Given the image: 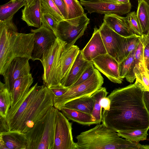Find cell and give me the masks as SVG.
Returning <instances> with one entry per match:
<instances>
[{
	"label": "cell",
	"mask_w": 149,
	"mask_h": 149,
	"mask_svg": "<svg viewBox=\"0 0 149 149\" xmlns=\"http://www.w3.org/2000/svg\"><path fill=\"white\" fill-rule=\"evenodd\" d=\"M54 98L49 88L36 83L9 109L6 117L9 131L26 133L54 106Z\"/></svg>",
	"instance_id": "7a4b0ae2"
},
{
	"label": "cell",
	"mask_w": 149,
	"mask_h": 149,
	"mask_svg": "<svg viewBox=\"0 0 149 149\" xmlns=\"http://www.w3.org/2000/svg\"><path fill=\"white\" fill-rule=\"evenodd\" d=\"M141 37L134 35L125 38L116 59L118 63L126 58L132 52L136 49Z\"/></svg>",
	"instance_id": "cb8c5ba5"
},
{
	"label": "cell",
	"mask_w": 149,
	"mask_h": 149,
	"mask_svg": "<svg viewBox=\"0 0 149 149\" xmlns=\"http://www.w3.org/2000/svg\"><path fill=\"white\" fill-rule=\"evenodd\" d=\"M115 130L103 123L76 136L77 149H146L147 145L120 137Z\"/></svg>",
	"instance_id": "277c9868"
},
{
	"label": "cell",
	"mask_w": 149,
	"mask_h": 149,
	"mask_svg": "<svg viewBox=\"0 0 149 149\" xmlns=\"http://www.w3.org/2000/svg\"></svg>",
	"instance_id": "f907efd6"
},
{
	"label": "cell",
	"mask_w": 149,
	"mask_h": 149,
	"mask_svg": "<svg viewBox=\"0 0 149 149\" xmlns=\"http://www.w3.org/2000/svg\"><path fill=\"white\" fill-rule=\"evenodd\" d=\"M81 51L84 58L89 61H92L99 56L107 54L98 29L94 28L90 40Z\"/></svg>",
	"instance_id": "9a60e30c"
},
{
	"label": "cell",
	"mask_w": 149,
	"mask_h": 149,
	"mask_svg": "<svg viewBox=\"0 0 149 149\" xmlns=\"http://www.w3.org/2000/svg\"><path fill=\"white\" fill-rule=\"evenodd\" d=\"M94 103V99L92 95H88L71 100L64 106L92 115Z\"/></svg>",
	"instance_id": "603a6c76"
},
{
	"label": "cell",
	"mask_w": 149,
	"mask_h": 149,
	"mask_svg": "<svg viewBox=\"0 0 149 149\" xmlns=\"http://www.w3.org/2000/svg\"><path fill=\"white\" fill-rule=\"evenodd\" d=\"M84 9L91 14L96 13L100 14H115L121 16L128 13L132 7L130 2L126 3H118L104 2L98 0H80Z\"/></svg>",
	"instance_id": "30bf717a"
},
{
	"label": "cell",
	"mask_w": 149,
	"mask_h": 149,
	"mask_svg": "<svg viewBox=\"0 0 149 149\" xmlns=\"http://www.w3.org/2000/svg\"><path fill=\"white\" fill-rule=\"evenodd\" d=\"M22 13V19L29 26L38 28L41 27L42 11L40 0H26Z\"/></svg>",
	"instance_id": "2e32d148"
},
{
	"label": "cell",
	"mask_w": 149,
	"mask_h": 149,
	"mask_svg": "<svg viewBox=\"0 0 149 149\" xmlns=\"http://www.w3.org/2000/svg\"><path fill=\"white\" fill-rule=\"evenodd\" d=\"M99 29L107 53L116 59L125 37L117 33L104 22Z\"/></svg>",
	"instance_id": "5bb4252c"
},
{
	"label": "cell",
	"mask_w": 149,
	"mask_h": 149,
	"mask_svg": "<svg viewBox=\"0 0 149 149\" xmlns=\"http://www.w3.org/2000/svg\"><path fill=\"white\" fill-rule=\"evenodd\" d=\"M143 92L135 83L112 91L107 97L110 100V107L103 109L102 123L116 132L149 129V112Z\"/></svg>",
	"instance_id": "6da1fadb"
},
{
	"label": "cell",
	"mask_w": 149,
	"mask_h": 149,
	"mask_svg": "<svg viewBox=\"0 0 149 149\" xmlns=\"http://www.w3.org/2000/svg\"><path fill=\"white\" fill-rule=\"evenodd\" d=\"M92 63V61H88L84 58L80 50L62 85L67 88L70 87L78 80L86 68Z\"/></svg>",
	"instance_id": "d6986e66"
},
{
	"label": "cell",
	"mask_w": 149,
	"mask_h": 149,
	"mask_svg": "<svg viewBox=\"0 0 149 149\" xmlns=\"http://www.w3.org/2000/svg\"></svg>",
	"instance_id": "681fc988"
},
{
	"label": "cell",
	"mask_w": 149,
	"mask_h": 149,
	"mask_svg": "<svg viewBox=\"0 0 149 149\" xmlns=\"http://www.w3.org/2000/svg\"><path fill=\"white\" fill-rule=\"evenodd\" d=\"M119 3H126L130 2V0H117Z\"/></svg>",
	"instance_id": "bcb514c9"
},
{
	"label": "cell",
	"mask_w": 149,
	"mask_h": 149,
	"mask_svg": "<svg viewBox=\"0 0 149 149\" xmlns=\"http://www.w3.org/2000/svg\"><path fill=\"white\" fill-rule=\"evenodd\" d=\"M145 66L147 69L149 71V61L145 65Z\"/></svg>",
	"instance_id": "7dc6e473"
},
{
	"label": "cell",
	"mask_w": 149,
	"mask_h": 149,
	"mask_svg": "<svg viewBox=\"0 0 149 149\" xmlns=\"http://www.w3.org/2000/svg\"><path fill=\"white\" fill-rule=\"evenodd\" d=\"M100 104L103 109L109 110L110 107V100L107 97L102 98L100 102Z\"/></svg>",
	"instance_id": "b9f144b4"
},
{
	"label": "cell",
	"mask_w": 149,
	"mask_h": 149,
	"mask_svg": "<svg viewBox=\"0 0 149 149\" xmlns=\"http://www.w3.org/2000/svg\"><path fill=\"white\" fill-rule=\"evenodd\" d=\"M0 133L9 131L6 118L0 116Z\"/></svg>",
	"instance_id": "60d3db41"
},
{
	"label": "cell",
	"mask_w": 149,
	"mask_h": 149,
	"mask_svg": "<svg viewBox=\"0 0 149 149\" xmlns=\"http://www.w3.org/2000/svg\"><path fill=\"white\" fill-rule=\"evenodd\" d=\"M96 68L111 82L119 84L123 81L120 76L119 63L107 53L99 56L92 60Z\"/></svg>",
	"instance_id": "7c38bea8"
},
{
	"label": "cell",
	"mask_w": 149,
	"mask_h": 149,
	"mask_svg": "<svg viewBox=\"0 0 149 149\" xmlns=\"http://www.w3.org/2000/svg\"><path fill=\"white\" fill-rule=\"evenodd\" d=\"M41 7L42 25L54 33L59 22L47 10Z\"/></svg>",
	"instance_id": "d6a6232c"
},
{
	"label": "cell",
	"mask_w": 149,
	"mask_h": 149,
	"mask_svg": "<svg viewBox=\"0 0 149 149\" xmlns=\"http://www.w3.org/2000/svg\"><path fill=\"white\" fill-rule=\"evenodd\" d=\"M108 93L105 88L101 87L92 95L95 101L92 115L98 124H100L102 122V108L100 102L102 98L107 97Z\"/></svg>",
	"instance_id": "f1b7e54d"
},
{
	"label": "cell",
	"mask_w": 149,
	"mask_h": 149,
	"mask_svg": "<svg viewBox=\"0 0 149 149\" xmlns=\"http://www.w3.org/2000/svg\"><path fill=\"white\" fill-rule=\"evenodd\" d=\"M90 19L86 13L76 17L59 21L54 32L56 38L66 42V46L73 45L83 36Z\"/></svg>",
	"instance_id": "ba28073f"
},
{
	"label": "cell",
	"mask_w": 149,
	"mask_h": 149,
	"mask_svg": "<svg viewBox=\"0 0 149 149\" xmlns=\"http://www.w3.org/2000/svg\"><path fill=\"white\" fill-rule=\"evenodd\" d=\"M100 1L104 2H111L119 3L117 0H98Z\"/></svg>",
	"instance_id": "f6af8a7d"
},
{
	"label": "cell",
	"mask_w": 149,
	"mask_h": 149,
	"mask_svg": "<svg viewBox=\"0 0 149 149\" xmlns=\"http://www.w3.org/2000/svg\"><path fill=\"white\" fill-rule=\"evenodd\" d=\"M143 99L144 103L148 111L149 112V91H143Z\"/></svg>",
	"instance_id": "7bdbcfd3"
},
{
	"label": "cell",
	"mask_w": 149,
	"mask_h": 149,
	"mask_svg": "<svg viewBox=\"0 0 149 149\" xmlns=\"http://www.w3.org/2000/svg\"><path fill=\"white\" fill-rule=\"evenodd\" d=\"M49 88L54 94L55 97H58L65 94L68 91L69 88L61 85L52 87Z\"/></svg>",
	"instance_id": "f35d334b"
},
{
	"label": "cell",
	"mask_w": 149,
	"mask_h": 149,
	"mask_svg": "<svg viewBox=\"0 0 149 149\" xmlns=\"http://www.w3.org/2000/svg\"><path fill=\"white\" fill-rule=\"evenodd\" d=\"M136 49L131 52L125 59L119 63V70L120 77L125 78L129 72L132 65Z\"/></svg>",
	"instance_id": "836d02e7"
},
{
	"label": "cell",
	"mask_w": 149,
	"mask_h": 149,
	"mask_svg": "<svg viewBox=\"0 0 149 149\" xmlns=\"http://www.w3.org/2000/svg\"><path fill=\"white\" fill-rule=\"evenodd\" d=\"M58 110L52 107L45 116L25 133L27 149H53Z\"/></svg>",
	"instance_id": "5b68a950"
},
{
	"label": "cell",
	"mask_w": 149,
	"mask_h": 149,
	"mask_svg": "<svg viewBox=\"0 0 149 149\" xmlns=\"http://www.w3.org/2000/svg\"><path fill=\"white\" fill-rule=\"evenodd\" d=\"M33 81L32 74L20 77L14 82L10 90L12 104L14 106L29 90Z\"/></svg>",
	"instance_id": "ffe728a7"
},
{
	"label": "cell",
	"mask_w": 149,
	"mask_h": 149,
	"mask_svg": "<svg viewBox=\"0 0 149 149\" xmlns=\"http://www.w3.org/2000/svg\"><path fill=\"white\" fill-rule=\"evenodd\" d=\"M104 79L99 71L95 69L93 74L88 78L74 86L69 88L63 95L55 97L54 107L59 110L68 102L88 95H92L102 87Z\"/></svg>",
	"instance_id": "52a82bcc"
},
{
	"label": "cell",
	"mask_w": 149,
	"mask_h": 149,
	"mask_svg": "<svg viewBox=\"0 0 149 149\" xmlns=\"http://www.w3.org/2000/svg\"><path fill=\"white\" fill-rule=\"evenodd\" d=\"M103 21L110 28L123 37L135 35L130 27L126 17L115 14H105Z\"/></svg>",
	"instance_id": "e0dca14e"
},
{
	"label": "cell",
	"mask_w": 149,
	"mask_h": 149,
	"mask_svg": "<svg viewBox=\"0 0 149 149\" xmlns=\"http://www.w3.org/2000/svg\"><path fill=\"white\" fill-rule=\"evenodd\" d=\"M58 9L64 19L67 18V15L65 6L63 0H52Z\"/></svg>",
	"instance_id": "ab89813d"
},
{
	"label": "cell",
	"mask_w": 149,
	"mask_h": 149,
	"mask_svg": "<svg viewBox=\"0 0 149 149\" xmlns=\"http://www.w3.org/2000/svg\"><path fill=\"white\" fill-rule=\"evenodd\" d=\"M149 129H137L134 130L118 131L117 132L120 137L134 142H139L145 140L148 135L147 132Z\"/></svg>",
	"instance_id": "f546056e"
},
{
	"label": "cell",
	"mask_w": 149,
	"mask_h": 149,
	"mask_svg": "<svg viewBox=\"0 0 149 149\" xmlns=\"http://www.w3.org/2000/svg\"><path fill=\"white\" fill-rule=\"evenodd\" d=\"M60 111L68 120L79 124L87 126L98 124L91 114L64 106Z\"/></svg>",
	"instance_id": "7402d4cb"
},
{
	"label": "cell",
	"mask_w": 149,
	"mask_h": 149,
	"mask_svg": "<svg viewBox=\"0 0 149 149\" xmlns=\"http://www.w3.org/2000/svg\"><path fill=\"white\" fill-rule=\"evenodd\" d=\"M12 104L11 92L5 84L0 82V116L6 118Z\"/></svg>",
	"instance_id": "83f0119b"
},
{
	"label": "cell",
	"mask_w": 149,
	"mask_h": 149,
	"mask_svg": "<svg viewBox=\"0 0 149 149\" xmlns=\"http://www.w3.org/2000/svg\"><path fill=\"white\" fill-rule=\"evenodd\" d=\"M129 24L134 34L141 37L143 33L138 20L136 13L133 11L127 14L126 17Z\"/></svg>",
	"instance_id": "d590c367"
},
{
	"label": "cell",
	"mask_w": 149,
	"mask_h": 149,
	"mask_svg": "<svg viewBox=\"0 0 149 149\" xmlns=\"http://www.w3.org/2000/svg\"><path fill=\"white\" fill-rule=\"evenodd\" d=\"M134 72L136 79L135 83L143 91H149V71L145 66V61L136 66Z\"/></svg>",
	"instance_id": "4316f807"
},
{
	"label": "cell",
	"mask_w": 149,
	"mask_h": 149,
	"mask_svg": "<svg viewBox=\"0 0 149 149\" xmlns=\"http://www.w3.org/2000/svg\"><path fill=\"white\" fill-rule=\"evenodd\" d=\"M29 60L26 57H19L14 58L9 63L3 76L4 84L10 92L17 79L31 73Z\"/></svg>",
	"instance_id": "4fadbf2b"
},
{
	"label": "cell",
	"mask_w": 149,
	"mask_h": 149,
	"mask_svg": "<svg viewBox=\"0 0 149 149\" xmlns=\"http://www.w3.org/2000/svg\"><path fill=\"white\" fill-rule=\"evenodd\" d=\"M144 61H145L144 57V47L140 38V41L136 49L134 59L132 65L129 72L126 77L128 79L133 80L135 79L134 72V68L139 63Z\"/></svg>",
	"instance_id": "1f68e13d"
},
{
	"label": "cell",
	"mask_w": 149,
	"mask_h": 149,
	"mask_svg": "<svg viewBox=\"0 0 149 149\" xmlns=\"http://www.w3.org/2000/svg\"><path fill=\"white\" fill-rule=\"evenodd\" d=\"M140 40L144 47V57L146 65L149 61V31L141 37Z\"/></svg>",
	"instance_id": "74e56055"
},
{
	"label": "cell",
	"mask_w": 149,
	"mask_h": 149,
	"mask_svg": "<svg viewBox=\"0 0 149 149\" xmlns=\"http://www.w3.org/2000/svg\"><path fill=\"white\" fill-rule=\"evenodd\" d=\"M26 0H10L7 3L0 6V22L12 17L22 7L24 6Z\"/></svg>",
	"instance_id": "d4e9b609"
},
{
	"label": "cell",
	"mask_w": 149,
	"mask_h": 149,
	"mask_svg": "<svg viewBox=\"0 0 149 149\" xmlns=\"http://www.w3.org/2000/svg\"><path fill=\"white\" fill-rule=\"evenodd\" d=\"M63 0L67 13L66 19L75 18L85 13L84 8L77 0Z\"/></svg>",
	"instance_id": "4dcf8cb0"
},
{
	"label": "cell",
	"mask_w": 149,
	"mask_h": 149,
	"mask_svg": "<svg viewBox=\"0 0 149 149\" xmlns=\"http://www.w3.org/2000/svg\"><path fill=\"white\" fill-rule=\"evenodd\" d=\"M41 7L47 10L59 22L64 19L52 0H40Z\"/></svg>",
	"instance_id": "e575fe53"
},
{
	"label": "cell",
	"mask_w": 149,
	"mask_h": 149,
	"mask_svg": "<svg viewBox=\"0 0 149 149\" xmlns=\"http://www.w3.org/2000/svg\"><path fill=\"white\" fill-rule=\"evenodd\" d=\"M0 149H8L5 142L3 139L1 137H0Z\"/></svg>",
	"instance_id": "ee69618b"
},
{
	"label": "cell",
	"mask_w": 149,
	"mask_h": 149,
	"mask_svg": "<svg viewBox=\"0 0 149 149\" xmlns=\"http://www.w3.org/2000/svg\"><path fill=\"white\" fill-rule=\"evenodd\" d=\"M34 34V44L31 60L40 61L44 53L54 43L56 38L54 32L42 25L37 29L31 30Z\"/></svg>",
	"instance_id": "8fae6325"
},
{
	"label": "cell",
	"mask_w": 149,
	"mask_h": 149,
	"mask_svg": "<svg viewBox=\"0 0 149 149\" xmlns=\"http://www.w3.org/2000/svg\"><path fill=\"white\" fill-rule=\"evenodd\" d=\"M67 43L56 38L53 45L43 53L40 60L43 68V85L49 88L61 85L60 59Z\"/></svg>",
	"instance_id": "8992f818"
},
{
	"label": "cell",
	"mask_w": 149,
	"mask_h": 149,
	"mask_svg": "<svg viewBox=\"0 0 149 149\" xmlns=\"http://www.w3.org/2000/svg\"><path fill=\"white\" fill-rule=\"evenodd\" d=\"M72 124L58 110L56 115L53 149H77L73 139Z\"/></svg>",
	"instance_id": "9c48e42d"
},
{
	"label": "cell",
	"mask_w": 149,
	"mask_h": 149,
	"mask_svg": "<svg viewBox=\"0 0 149 149\" xmlns=\"http://www.w3.org/2000/svg\"><path fill=\"white\" fill-rule=\"evenodd\" d=\"M80 50L76 45L69 47L66 45L60 59L61 85L66 79Z\"/></svg>",
	"instance_id": "ac0fdd59"
},
{
	"label": "cell",
	"mask_w": 149,
	"mask_h": 149,
	"mask_svg": "<svg viewBox=\"0 0 149 149\" xmlns=\"http://www.w3.org/2000/svg\"><path fill=\"white\" fill-rule=\"evenodd\" d=\"M147 2L149 4V0H147Z\"/></svg>",
	"instance_id": "c3c4849f"
},
{
	"label": "cell",
	"mask_w": 149,
	"mask_h": 149,
	"mask_svg": "<svg viewBox=\"0 0 149 149\" xmlns=\"http://www.w3.org/2000/svg\"><path fill=\"white\" fill-rule=\"evenodd\" d=\"M0 137L8 149H27L28 141L25 133L9 131L0 133Z\"/></svg>",
	"instance_id": "44dd1931"
},
{
	"label": "cell",
	"mask_w": 149,
	"mask_h": 149,
	"mask_svg": "<svg viewBox=\"0 0 149 149\" xmlns=\"http://www.w3.org/2000/svg\"><path fill=\"white\" fill-rule=\"evenodd\" d=\"M95 69L93 66V63L89 65L78 80L69 88L77 86L88 78L94 72Z\"/></svg>",
	"instance_id": "8d00e7d4"
},
{
	"label": "cell",
	"mask_w": 149,
	"mask_h": 149,
	"mask_svg": "<svg viewBox=\"0 0 149 149\" xmlns=\"http://www.w3.org/2000/svg\"><path fill=\"white\" fill-rule=\"evenodd\" d=\"M137 17L143 35L149 31V4L144 0H138Z\"/></svg>",
	"instance_id": "484cf974"
},
{
	"label": "cell",
	"mask_w": 149,
	"mask_h": 149,
	"mask_svg": "<svg viewBox=\"0 0 149 149\" xmlns=\"http://www.w3.org/2000/svg\"><path fill=\"white\" fill-rule=\"evenodd\" d=\"M34 34L17 32L13 17L0 22V74L3 76L11 61L15 58L32 59Z\"/></svg>",
	"instance_id": "3957f363"
}]
</instances>
